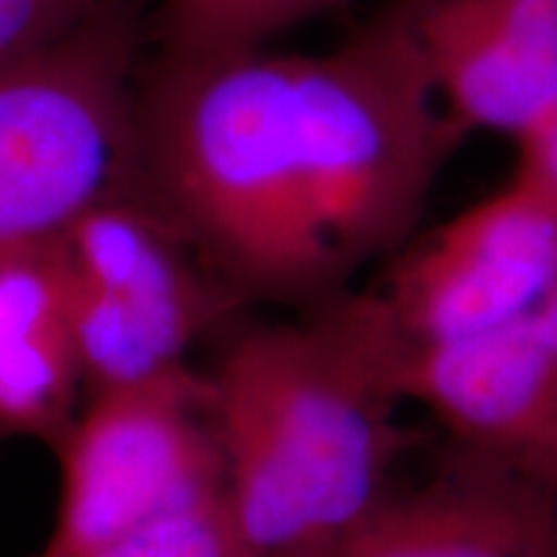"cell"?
Wrapping results in <instances>:
<instances>
[{"label":"cell","instance_id":"obj_1","mask_svg":"<svg viewBox=\"0 0 557 557\" xmlns=\"http://www.w3.org/2000/svg\"><path fill=\"white\" fill-rule=\"evenodd\" d=\"M135 116L145 199L256 312L357 287L468 143L395 0L323 52H152Z\"/></svg>","mask_w":557,"mask_h":557},{"label":"cell","instance_id":"obj_2","mask_svg":"<svg viewBox=\"0 0 557 557\" xmlns=\"http://www.w3.org/2000/svg\"><path fill=\"white\" fill-rule=\"evenodd\" d=\"M205 372L225 500L248 557H305L395 480L410 346L374 289L310 310L246 312Z\"/></svg>","mask_w":557,"mask_h":557},{"label":"cell","instance_id":"obj_3","mask_svg":"<svg viewBox=\"0 0 557 557\" xmlns=\"http://www.w3.org/2000/svg\"><path fill=\"white\" fill-rule=\"evenodd\" d=\"M152 0H111L0 60V250L54 240L101 201L143 194L137 78Z\"/></svg>","mask_w":557,"mask_h":557},{"label":"cell","instance_id":"obj_4","mask_svg":"<svg viewBox=\"0 0 557 557\" xmlns=\"http://www.w3.org/2000/svg\"><path fill=\"white\" fill-rule=\"evenodd\" d=\"M83 380L143 385L250 312L143 194L90 207L60 235Z\"/></svg>","mask_w":557,"mask_h":557},{"label":"cell","instance_id":"obj_5","mask_svg":"<svg viewBox=\"0 0 557 557\" xmlns=\"http://www.w3.org/2000/svg\"><path fill=\"white\" fill-rule=\"evenodd\" d=\"M60 504L39 555L60 557L225 493L212 398L191 364L86 395L54 444Z\"/></svg>","mask_w":557,"mask_h":557},{"label":"cell","instance_id":"obj_6","mask_svg":"<svg viewBox=\"0 0 557 557\" xmlns=\"http://www.w3.org/2000/svg\"><path fill=\"white\" fill-rule=\"evenodd\" d=\"M557 287V212L517 171L382 263L374 295L410 348L457 344L532 315Z\"/></svg>","mask_w":557,"mask_h":557},{"label":"cell","instance_id":"obj_7","mask_svg":"<svg viewBox=\"0 0 557 557\" xmlns=\"http://www.w3.org/2000/svg\"><path fill=\"white\" fill-rule=\"evenodd\" d=\"M403 387L447 442L557 493V287L508 329L410 348Z\"/></svg>","mask_w":557,"mask_h":557},{"label":"cell","instance_id":"obj_8","mask_svg":"<svg viewBox=\"0 0 557 557\" xmlns=\"http://www.w3.org/2000/svg\"><path fill=\"white\" fill-rule=\"evenodd\" d=\"M305 557H557V493L447 442L421 483H389Z\"/></svg>","mask_w":557,"mask_h":557},{"label":"cell","instance_id":"obj_9","mask_svg":"<svg viewBox=\"0 0 557 557\" xmlns=\"http://www.w3.org/2000/svg\"><path fill=\"white\" fill-rule=\"evenodd\" d=\"M438 103L513 145L557 111V0H395Z\"/></svg>","mask_w":557,"mask_h":557},{"label":"cell","instance_id":"obj_10","mask_svg":"<svg viewBox=\"0 0 557 557\" xmlns=\"http://www.w3.org/2000/svg\"><path fill=\"white\" fill-rule=\"evenodd\" d=\"M81 395L60 238L0 250V436L54 449Z\"/></svg>","mask_w":557,"mask_h":557},{"label":"cell","instance_id":"obj_11","mask_svg":"<svg viewBox=\"0 0 557 557\" xmlns=\"http://www.w3.org/2000/svg\"><path fill=\"white\" fill-rule=\"evenodd\" d=\"M354 0H152L150 47L214 54L269 47L284 34L346 13Z\"/></svg>","mask_w":557,"mask_h":557},{"label":"cell","instance_id":"obj_12","mask_svg":"<svg viewBox=\"0 0 557 557\" xmlns=\"http://www.w3.org/2000/svg\"><path fill=\"white\" fill-rule=\"evenodd\" d=\"M47 557V555H34ZM60 557H248L225 493Z\"/></svg>","mask_w":557,"mask_h":557},{"label":"cell","instance_id":"obj_13","mask_svg":"<svg viewBox=\"0 0 557 557\" xmlns=\"http://www.w3.org/2000/svg\"><path fill=\"white\" fill-rule=\"evenodd\" d=\"M111 0H0V60L52 39Z\"/></svg>","mask_w":557,"mask_h":557},{"label":"cell","instance_id":"obj_14","mask_svg":"<svg viewBox=\"0 0 557 557\" xmlns=\"http://www.w3.org/2000/svg\"><path fill=\"white\" fill-rule=\"evenodd\" d=\"M529 184L537 186L557 212V111L532 135L517 143V169Z\"/></svg>","mask_w":557,"mask_h":557}]
</instances>
